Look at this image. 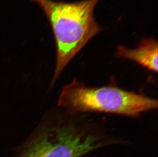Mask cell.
I'll return each instance as SVG.
<instances>
[{
  "label": "cell",
  "mask_w": 158,
  "mask_h": 157,
  "mask_svg": "<svg viewBox=\"0 0 158 157\" xmlns=\"http://www.w3.org/2000/svg\"><path fill=\"white\" fill-rule=\"evenodd\" d=\"M30 1L43 11L55 39L56 60L51 88L71 60L102 31L94 16V9L100 0L70 3L53 0Z\"/></svg>",
  "instance_id": "6da1fadb"
},
{
  "label": "cell",
  "mask_w": 158,
  "mask_h": 157,
  "mask_svg": "<svg viewBox=\"0 0 158 157\" xmlns=\"http://www.w3.org/2000/svg\"><path fill=\"white\" fill-rule=\"evenodd\" d=\"M76 119L45 124L18 157H81L118 142Z\"/></svg>",
  "instance_id": "7a4b0ae2"
},
{
  "label": "cell",
  "mask_w": 158,
  "mask_h": 157,
  "mask_svg": "<svg viewBox=\"0 0 158 157\" xmlns=\"http://www.w3.org/2000/svg\"><path fill=\"white\" fill-rule=\"evenodd\" d=\"M58 106L72 114L103 112L135 117L157 109L158 101L113 85L91 87L74 80L63 88Z\"/></svg>",
  "instance_id": "3957f363"
},
{
  "label": "cell",
  "mask_w": 158,
  "mask_h": 157,
  "mask_svg": "<svg viewBox=\"0 0 158 157\" xmlns=\"http://www.w3.org/2000/svg\"><path fill=\"white\" fill-rule=\"evenodd\" d=\"M158 42L154 38H146L141 41L136 49H129L123 46L117 47L115 56L137 63L142 66L158 72Z\"/></svg>",
  "instance_id": "277c9868"
}]
</instances>
